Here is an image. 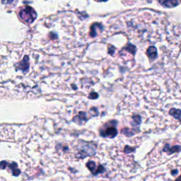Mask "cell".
Masks as SVG:
<instances>
[{
	"mask_svg": "<svg viewBox=\"0 0 181 181\" xmlns=\"http://www.w3.org/2000/svg\"><path fill=\"white\" fill-rule=\"evenodd\" d=\"M19 16L23 21L31 23L36 19V13L31 7H25L21 11Z\"/></svg>",
	"mask_w": 181,
	"mask_h": 181,
	"instance_id": "obj_1",
	"label": "cell"
},
{
	"mask_svg": "<svg viewBox=\"0 0 181 181\" xmlns=\"http://www.w3.org/2000/svg\"><path fill=\"white\" fill-rule=\"evenodd\" d=\"M117 135V130L116 125L113 124H108L104 127L102 131H101V135L102 137H106L108 138H113Z\"/></svg>",
	"mask_w": 181,
	"mask_h": 181,
	"instance_id": "obj_2",
	"label": "cell"
},
{
	"mask_svg": "<svg viewBox=\"0 0 181 181\" xmlns=\"http://www.w3.org/2000/svg\"><path fill=\"white\" fill-rule=\"evenodd\" d=\"M159 1L163 6L168 8L176 7L179 4L178 0H159Z\"/></svg>",
	"mask_w": 181,
	"mask_h": 181,
	"instance_id": "obj_3",
	"label": "cell"
},
{
	"mask_svg": "<svg viewBox=\"0 0 181 181\" xmlns=\"http://www.w3.org/2000/svg\"><path fill=\"white\" fill-rule=\"evenodd\" d=\"M181 151V147L180 146H174V147H170L169 144H166L165 147L164 148V152L168 153V154H172L173 153L176 152H179Z\"/></svg>",
	"mask_w": 181,
	"mask_h": 181,
	"instance_id": "obj_4",
	"label": "cell"
},
{
	"mask_svg": "<svg viewBox=\"0 0 181 181\" xmlns=\"http://www.w3.org/2000/svg\"><path fill=\"white\" fill-rule=\"evenodd\" d=\"M147 55L149 56L150 60H154L157 56V51L156 48L154 47H150L147 50Z\"/></svg>",
	"mask_w": 181,
	"mask_h": 181,
	"instance_id": "obj_5",
	"label": "cell"
},
{
	"mask_svg": "<svg viewBox=\"0 0 181 181\" xmlns=\"http://www.w3.org/2000/svg\"><path fill=\"white\" fill-rule=\"evenodd\" d=\"M170 114L173 115L175 118L178 119V120H181V111L180 110H176L173 108L170 111Z\"/></svg>",
	"mask_w": 181,
	"mask_h": 181,
	"instance_id": "obj_6",
	"label": "cell"
},
{
	"mask_svg": "<svg viewBox=\"0 0 181 181\" xmlns=\"http://www.w3.org/2000/svg\"><path fill=\"white\" fill-rule=\"evenodd\" d=\"M178 171L177 170H172L171 173H172V175H173V176H176V175L178 173Z\"/></svg>",
	"mask_w": 181,
	"mask_h": 181,
	"instance_id": "obj_7",
	"label": "cell"
},
{
	"mask_svg": "<svg viewBox=\"0 0 181 181\" xmlns=\"http://www.w3.org/2000/svg\"><path fill=\"white\" fill-rule=\"evenodd\" d=\"M175 181H181V176H179V177H178V178H177V179H176V180H175Z\"/></svg>",
	"mask_w": 181,
	"mask_h": 181,
	"instance_id": "obj_8",
	"label": "cell"
},
{
	"mask_svg": "<svg viewBox=\"0 0 181 181\" xmlns=\"http://www.w3.org/2000/svg\"><path fill=\"white\" fill-rule=\"evenodd\" d=\"M100 1H101V0H100ZM102 1H105V0H102Z\"/></svg>",
	"mask_w": 181,
	"mask_h": 181,
	"instance_id": "obj_9",
	"label": "cell"
}]
</instances>
